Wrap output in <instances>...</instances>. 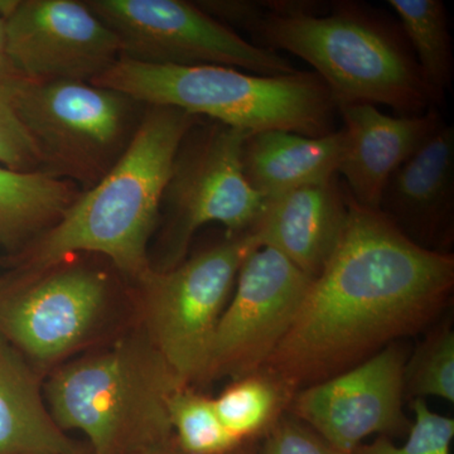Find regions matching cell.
<instances>
[{
    "mask_svg": "<svg viewBox=\"0 0 454 454\" xmlns=\"http://www.w3.org/2000/svg\"><path fill=\"white\" fill-rule=\"evenodd\" d=\"M348 200L336 249L260 369L295 393L419 333L452 295V254L424 249L378 210L358 205L348 192Z\"/></svg>",
    "mask_w": 454,
    "mask_h": 454,
    "instance_id": "obj_1",
    "label": "cell"
},
{
    "mask_svg": "<svg viewBox=\"0 0 454 454\" xmlns=\"http://www.w3.org/2000/svg\"><path fill=\"white\" fill-rule=\"evenodd\" d=\"M115 166L74 200L55 225L14 255L16 269L46 267L76 254L107 260L127 282L152 268L149 243L179 145L201 121L169 106H145Z\"/></svg>",
    "mask_w": 454,
    "mask_h": 454,
    "instance_id": "obj_2",
    "label": "cell"
},
{
    "mask_svg": "<svg viewBox=\"0 0 454 454\" xmlns=\"http://www.w3.org/2000/svg\"><path fill=\"white\" fill-rule=\"evenodd\" d=\"M267 14L253 33L256 46L288 52L315 68L336 106L372 104L399 115L433 109L419 66L404 35L348 2L330 13L310 0H268Z\"/></svg>",
    "mask_w": 454,
    "mask_h": 454,
    "instance_id": "obj_3",
    "label": "cell"
},
{
    "mask_svg": "<svg viewBox=\"0 0 454 454\" xmlns=\"http://www.w3.org/2000/svg\"><path fill=\"white\" fill-rule=\"evenodd\" d=\"M136 325L130 283L101 256L16 269L0 283V336L44 378Z\"/></svg>",
    "mask_w": 454,
    "mask_h": 454,
    "instance_id": "obj_4",
    "label": "cell"
},
{
    "mask_svg": "<svg viewBox=\"0 0 454 454\" xmlns=\"http://www.w3.org/2000/svg\"><path fill=\"white\" fill-rule=\"evenodd\" d=\"M182 387L136 325L51 372L43 390L57 426L82 432L92 454H137L175 437L168 400Z\"/></svg>",
    "mask_w": 454,
    "mask_h": 454,
    "instance_id": "obj_5",
    "label": "cell"
},
{
    "mask_svg": "<svg viewBox=\"0 0 454 454\" xmlns=\"http://www.w3.org/2000/svg\"><path fill=\"white\" fill-rule=\"evenodd\" d=\"M143 106H169L256 133H333L337 106L313 71L262 76L223 66H163L119 59L91 82Z\"/></svg>",
    "mask_w": 454,
    "mask_h": 454,
    "instance_id": "obj_6",
    "label": "cell"
},
{
    "mask_svg": "<svg viewBox=\"0 0 454 454\" xmlns=\"http://www.w3.org/2000/svg\"><path fill=\"white\" fill-rule=\"evenodd\" d=\"M252 232H227L168 270L130 283L137 325L184 387L201 382L212 337L244 260L258 249Z\"/></svg>",
    "mask_w": 454,
    "mask_h": 454,
    "instance_id": "obj_7",
    "label": "cell"
},
{
    "mask_svg": "<svg viewBox=\"0 0 454 454\" xmlns=\"http://www.w3.org/2000/svg\"><path fill=\"white\" fill-rule=\"evenodd\" d=\"M13 101L37 151L40 172L89 188L118 162L146 107L91 82H35L20 76Z\"/></svg>",
    "mask_w": 454,
    "mask_h": 454,
    "instance_id": "obj_8",
    "label": "cell"
},
{
    "mask_svg": "<svg viewBox=\"0 0 454 454\" xmlns=\"http://www.w3.org/2000/svg\"><path fill=\"white\" fill-rule=\"evenodd\" d=\"M250 131L201 119L179 145L164 190L155 270H168L187 258L202 226L219 223L227 232L249 231L265 200L250 187L243 170V146Z\"/></svg>",
    "mask_w": 454,
    "mask_h": 454,
    "instance_id": "obj_9",
    "label": "cell"
},
{
    "mask_svg": "<svg viewBox=\"0 0 454 454\" xmlns=\"http://www.w3.org/2000/svg\"><path fill=\"white\" fill-rule=\"evenodd\" d=\"M121 43V59L163 66H223L262 76L297 71L184 0H86Z\"/></svg>",
    "mask_w": 454,
    "mask_h": 454,
    "instance_id": "obj_10",
    "label": "cell"
},
{
    "mask_svg": "<svg viewBox=\"0 0 454 454\" xmlns=\"http://www.w3.org/2000/svg\"><path fill=\"white\" fill-rule=\"evenodd\" d=\"M310 280L276 250H253L215 330L200 387L259 372L288 333Z\"/></svg>",
    "mask_w": 454,
    "mask_h": 454,
    "instance_id": "obj_11",
    "label": "cell"
},
{
    "mask_svg": "<svg viewBox=\"0 0 454 454\" xmlns=\"http://www.w3.org/2000/svg\"><path fill=\"white\" fill-rule=\"evenodd\" d=\"M4 57L35 82H91L121 57L118 38L85 2L20 0L5 20Z\"/></svg>",
    "mask_w": 454,
    "mask_h": 454,
    "instance_id": "obj_12",
    "label": "cell"
},
{
    "mask_svg": "<svg viewBox=\"0 0 454 454\" xmlns=\"http://www.w3.org/2000/svg\"><path fill=\"white\" fill-rule=\"evenodd\" d=\"M405 364L404 349L391 343L360 365L298 390L288 413L348 454L370 435L404 434L411 428L403 411Z\"/></svg>",
    "mask_w": 454,
    "mask_h": 454,
    "instance_id": "obj_13",
    "label": "cell"
},
{
    "mask_svg": "<svg viewBox=\"0 0 454 454\" xmlns=\"http://www.w3.org/2000/svg\"><path fill=\"white\" fill-rule=\"evenodd\" d=\"M378 211L405 238L448 253L454 217V128L442 122L385 184Z\"/></svg>",
    "mask_w": 454,
    "mask_h": 454,
    "instance_id": "obj_14",
    "label": "cell"
},
{
    "mask_svg": "<svg viewBox=\"0 0 454 454\" xmlns=\"http://www.w3.org/2000/svg\"><path fill=\"white\" fill-rule=\"evenodd\" d=\"M348 146L339 176L349 196L364 207L378 210L385 184L441 127L435 109L419 115H387L372 104L337 106Z\"/></svg>",
    "mask_w": 454,
    "mask_h": 454,
    "instance_id": "obj_15",
    "label": "cell"
},
{
    "mask_svg": "<svg viewBox=\"0 0 454 454\" xmlns=\"http://www.w3.org/2000/svg\"><path fill=\"white\" fill-rule=\"evenodd\" d=\"M348 216V191L337 176L265 200L249 231L259 247L276 250L315 279L336 249Z\"/></svg>",
    "mask_w": 454,
    "mask_h": 454,
    "instance_id": "obj_16",
    "label": "cell"
},
{
    "mask_svg": "<svg viewBox=\"0 0 454 454\" xmlns=\"http://www.w3.org/2000/svg\"><path fill=\"white\" fill-rule=\"evenodd\" d=\"M342 128L324 137L286 130L250 133L243 146L247 184L264 200L337 177L346 153Z\"/></svg>",
    "mask_w": 454,
    "mask_h": 454,
    "instance_id": "obj_17",
    "label": "cell"
},
{
    "mask_svg": "<svg viewBox=\"0 0 454 454\" xmlns=\"http://www.w3.org/2000/svg\"><path fill=\"white\" fill-rule=\"evenodd\" d=\"M44 380L0 336V454H68L79 447L53 419Z\"/></svg>",
    "mask_w": 454,
    "mask_h": 454,
    "instance_id": "obj_18",
    "label": "cell"
},
{
    "mask_svg": "<svg viewBox=\"0 0 454 454\" xmlns=\"http://www.w3.org/2000/svg\"><path fill=\"white\" fill-rule=\"evenodd\" d=\"M82 195L76 184L0 164V240L20 253Z\"/></svg>",
    "mask_w": 454,
    "mask_h": 454,
    "instance_id": "obj_19",
    "label": "cell"
},
{
    "mask_svg": "<svg viewBox=\"0 0 454 454\" xmlns=\"http://www.w3.org/2000/svg\"><path fill=\"white\" fill-rule=\"evenodd\" d=\"M423 82L438 106L450 89L454 77L452 35L446 5L442 0H389Z\"/></svg>",
    "mask_w": 454,
    "mask_h": 454,
    "instance_id": "obj_20",
    "label": "cell"
},
{
    "mask_svg": "<svg viewBox=\"0 0 454 454\" xmlns=\"http://www.w3.org/2000/svg\"><path fill=\"white\" fill-rule=\"evenodd\" d=\"M295 391L267 372L236 379L214 405L223 427L238 441H255L265 435L288 411Z\"/></svg>",
    "mask_w": 454,
    "mask_h": 454,
    "instance_id": "obj_21",
    "label": "cell"
},
{
    "mask_svg": "<svg viewBox=\"0 0 454 454\" xmlns=\"http://www.w3.org/2000/svg\"><path fill=\"white\" fill-rule=\"evenodd\" d=\"M168 414L173 435L186 454H226L244 442L223 427L214 397L182 387L170 395Z\"/></svg>",
    "mask_w": 454,
    "mask_h": 454,
    "instance_id": "obj_22",
    "label": "cell"
},
{
    "mask_svg": "<svg viewBox=\"0 0 454 454\" xmlns=\"http://www.w3.org/2000/svg\"><path fill=\"white\" fill-rule=\"evenodd\" d=\"M404 395L454 402V333L450 325L435 328L405 364Z\"/></svg>",
    "mask_w": 454,
    "mask_h": 454,
    "instance_id": "obj_23",
    "label": "cell"
},
{
    "mask_svg": "<svg viewBox=\"0 0 454 454\" xmlns=\"http://www.w3.org/2000/svg\"><path fill=\"white\" fill-rule=\"evenodd\" d=\"M414 423L409 428L408 441L395 446L387 437L370 444H361L354 454H450L454 438L452 418L433 413L424 399H414Z\"/></svg>",
    "mask_w": 454,
    "mask_h": 454,
    "instance_id": "obj_24",
    "label": "cell"
},
{
    "mask_svg": "<svg viewBox=\"0 0 454 454\" xmlns=\"http://www.w3.org/2000/svg\"><path fill=\"white\" fill-rule=\"evenodd\" d=\"M20 74L0 68V164L20 172H40V158L14 107V86Z\"/></svg>",
    "mask_w": 454,
    "mask_h": 454,
    "instance_id": "obj_25",
    "label": "cell"
},
{
    "mask_svg": "<svg viewBox=\"0 0 454 454\" xmlns=\"http://www.w3.org/2000/svg\"><path fill=\"white\" fill-rule=\"evenodd\" d=\"M258 454H348L328 443L310 427L286 413L267 434Z\"/></svg>",
    "mask_w": 454,
    "mask_h": 454,
    "instance_id": "obj_26",
    "label": "cell"
},
{
    "mask_svg": "<svg viewBox=\"0 0 454 454\" xmlns=\"http://www.w3.org/2000/svg\"><path fill=\"white\" fill-rule=\"evenodd\" d=\"M195 4L212 20L227 28L238 27L252 35L268 12L265 2L252 0H207L196 2Z\"/></svg>",
    "mask_w": 454,
    "mask_h": 454,
    "instance_id": "obj_27",
    "label": "cell"
},
{
    "mask_svg": "<svg viewBox=\"0 0 454 454\" xmlns=\"http://www.w3.org/2000/svg\"><path fill=\"white\" fill-rule=\"evenodd\" d=\"M137 454H186L184 452L176 438H170L169 441L164 443L158 444V446L148 448V450H142Z\"/></svg>",
    "mask_w": 454,
    "mask_h": 454,
    "instance_id": "obj_28",
    "label": "cell"
},
{
    "mask_svg": "<svg viewBox=\"0 0 454 454\" xmlns=\"http://www.w3.org/2000/svg\"><path fill=\"white\" fill-rule=\"evenodd\" d=\"M18 3L20 0H0V20H7L17 8Z\"/></svg>",
    "mask_w": 454,
    "mask_h": 454,
    "instance_id": "obj_29",
    "label": "cell"
},
{
    "mask_svg": "<svg viewBox=\"0 0 454 454\" xmlns=\"http://www.w3.org/2000/svg\"><path fill=\"white\" fill-rule=\"evenodd\" d=\"M5 20H0V68H12L4 57Z\"/></svg>",
    "mask_w": 454,
    "mask_h": 454,
    "instance_id": "obj_30",
    "label": "cell"
},
{
    "mask_svg": "<svg viewBox=\"0 0 454 454\" xmlns=\"http://www.w3.org/2000/svg\"><path fill=\"white\" fill-rule=\"evenodd\" d=\"M226 454H258V450H256L255 442L249 441L244 442L240 446L234 448Z\"/></svg>",
    "mask_w": 454,
    "mask_h": 454,
    "instance_id": "obj_31",
    "label": "cell"
},
{
    "mask_svg": "<svg viewBox=\"0 0 454 454\" xmlns=\"http://www.w3.org/2000/svg\"><path fill=\"white\" fill-rule=\"evenodd\" d=\"M68 454H92V452L91 450H90L89 444L83 441L80 442L79 447H77L76 450Z\"/></svg>",
    "mask_w": 454,
    "mask_h": 454,
    "instance_id": "obj_32",
    "label": "cell"
}]
</instances>
